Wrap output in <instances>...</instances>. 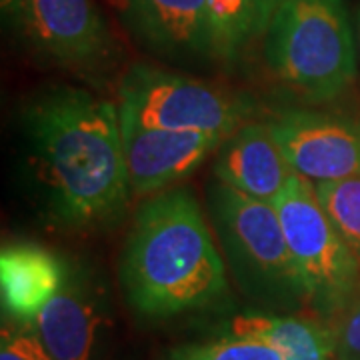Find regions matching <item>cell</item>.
<instances>
[{"mask_svg":"<svg viewBox=\"0 0 360 360\" xmlns=\"http://www.w3.org/2000/svg\"><path fill=\"white\" fill-rule=\"evenodd\" d=\"M20 30L40 58L82 77L115 65V40L94 0H25Z\"/></svg>","mask_w":360,"mask_h":360,"instance_id":"cell-8","label":"cell"},{"mask_svg":"<svg viewBox=\"0 0 360 360\" xmlns=\"http://www.w3.org/2000/svg\"><path fill=\"white\" fill-rule=\"evenodd\" d=\"M25 167L40 214L66 232L108 231L129 210L118 106L72 84H46L20 108Z\"/></svg>","mask_w":360,"mask_h":360,"instance_id":"cell-1","label":"cell"},{"mask_svg":"<svg viewBox=\"0 0 360 360\" xmlns=\"http://www.w3.org/2000/svg\"><path fill=\"white\" fill-rule=\"evenodd\" d=\"M162 360H284V356L266 342L219 335L210 340L170 348Z\"/></svg>","mask_w":360,"mask_h":360,"instance_id":"cell-17","label":"cell"},{"mask_svg":"<svg viewBox=\"0 0 360 360\" xmlns=\"http://www.w3.org/2000/svg\"><path fill=\"white\" fill-rule=\"evenodd\" d=\"M206 217L229 276L255 307L278 314H310L309 296L274 205L212 179Z\"/></svg>","mask_w":360,"mask_h":360,"instance_id":"cell-4","label":"cell"},{"mask_svg":"<svg viewBox=\"0 0 360 360\" xmlns=\"http://www.w3.org/2000/svg\"><path fill=\"white\" fill-rule=\"evenodd\" d=\"M296 174L312 184L360 179V110L298 104L266 116Z\"/></svg>","mask_w":360,"mask_h":360,"instance_id":"cell-7","label":"cell"},{"mask_svg":"<svg viewBox=\"0 0 360 360\" xmlns=\"http://www.w3.org/2000/svg\"><path fill=\"white\" fill-rule=\"evenodd\" d=\"M118 11L132 39L158 60L217 65L208 0H118Z\"/></svg>","mask_w":360,"mask_h":360,"instance_id":"cell-10","label":"cell"},{"mask_svg":"<svg viewBox=\"0 0 360 360\" xmlns=\"http://www.w3.org/2000/svg\"><path fill=\"white\" fill-rule=\"evenodd\" d=\"M2 16L13 28L22 26V13H25V0H0Z\"/></svg>","mask_w":360,"mask_h":360,"instance_id":"cell-20","label":"cell"},{"mask_svg":"<svg viewBox=\"0 0 360 360\" xmlns=\"http://www.w3.org/2000/svg\"><path fill=\"white\" fill-rule=\"evenodd\" d=\"M110 322L106 283L82 258H66V278L58 295L32 322L54 360H96Z\"/></svg>","mask_w":360,"mask_h":360,"instance_id":"cell-9","label":"cell"},{"mask_svg":"<svg viewBox=\"0 0 360 360\" xmlns=\"http://www.w3.org/2000/svg\"><path fill=\"white\" fill-rule=\"evenodd\" d=\"M120 129L132 200L176 188L226 141L198 130L146 129L122 118Z\"/></svg>","mask_w":360,"mask_h":360,"instance_id":"cell-11","label":"cell"},{"mask_svg":"<svg viewBox=\"0 0 360 360\" xmlns=\"http://www.w3.org/2000/svg\"><path fill=\"white\" fill-rule=\"evenodd\" d=\"M307 288L309 312L326 324L360 300V262L324 210L314 184L295 174L274 200Z\"/></svg>","mask_w":360,"mask_h":360,"instance_id":"cell-5","label":"cell"},{"mask_svg":"<svg viewBox=\"0 0 360 360\" xmlns=\"http://www.w3.org/2000/svg\"><path fill=\"white\" fill-rule=\"evenodd\" d=\"M118 115L146 129L198 130L229 139L255 115L243 92L153 65H130L118 80Z\"/></svg>","mask_w":360,"mask_h":360,"instance_id":"cell-6","label":"cell"},{"mask_svg":"<svg viewBox=\"0 0 360 360\" xmlns=\"http://www.w3.org/2000/svg\"><path fill=\"white\" fill-rule=\"evenodd\" d=\"M336 360H360V300L345 310L333 324Z\"/></svg>","mask_w":360,"mask_h":360,"instance_id":"cell-19","label":"cell"},{"mask_svg":"<svg viewBox=\"0 0 360 360\" xmlns=\"http://www.w3.org/2000/svg\"><path fill=\"white\" fill-rule=\"evenodd\" d=\"M219 335L266 342L283 352L284 360H336L330 324L312 314L250 310L226 319L219 326Z\"/></svg>","mask_w":360,"mask_h":360,"instance_id":"cell-14","label":"cell"},{"mask_svg":"<svg viewBox=\"0 0 360 360\" xmlns=\"http://www.w3.org/2000/svg\"><path fill=\"white\" fill-rule=\"evenodd\" d=\"M314 191L360 262V179L319 182Z\"/></svg>","mask_w":360,"mask_h":360,"instance_id":"cell-16","label":"cell"},{"mask_svg":"<svg viewBox=\"0 0 360 360\" xmlns=\"http://www.w3.org/2000/svg\"><path fill=\"white\" fill-rule=\"evenodd\" d=\"M0 360H54L51 352L40 342L32 324L4 319L2 340H0Z\"/></svg>","mask_w":360,"mask_h":360,"instance_id":"cell-18","label":"cell"},{"mask_svg":"<svg viewBox=\"0 0 360 360\" xmlns=\"http://www.w3.org/2000/svg\"><path fill=\"white\" fill-rule=\"evenodd\" d=\"M66 258L37 243H8L0 252V295L4 319L32 324L63 288Z\"/></svg>","mask_w":360,"mask_h":360,"instance_id":"cell-13","label":"cell"},{"mask_svg":"<svg viewBox=\"0 0 360 360\" xmlns=\"http://www.w3.org/2000/svg\"><path fill=\"white\" fill-rule=\"evenodd\" d=\"M272 80L298 103L338 101L359 77L347 0H278L260 39Z\"/></svg>","mask_w":360,"mask_h":360,"instance_id":"cell-3","label":"cell"},{"mask_svg":"<svg viewBox=\"0 0 360 360\" xmlns=\"http://www.w3.org/2000/svg\"><path fill=\"white\" fill-rule=\"evenodd\" d=\"M278 0H208L217 65L234 66L262 39Z\"/></svg>","mask_w":360,"mask_h":360,"instance_id":"cell-15","label":"cell"},{"mask_svg":"<svg viewBox=\"0 0 360 360\" xmlns=\"http://www.w3.org/2000/svg\"><path fill=\"white\" fill-rule=\"evenodd\" d=\"M352 25H354V39H356V54H359V75H360V0L352 13Z\"/></svg>","mask_w":360,"mask_h":360,"instance_id":"cell-21","label":"cell"},{"mask_svg":"<svg viewBox=\"0 0 360 360\" xmlns=\"http://www.w3.org/2000/svg\"><path fill=\"white\" fill-rule=\"evenodd\" d=\"M295 174L266 118L238 127L220 144L212 162V179L270 205Z\"/></svg>","mask_w":360,"mask_h":360,"instance_id":"cell-12","label":"cell"},{"mask_svg":"<svg viewBox=\"0 0 360 360\" xmlns=\"http://www.w3.org/2000/svg\"><path fill=\"white\" fill-rule=\"evenodd\" d=\"M118 283L130 310L146 321L219 309L229 300V270L191 188L142 200L118 257Z\"/></svg>","mask_w":360,"mask_h":360,"instance_id":"cell-2","label":"cell"}]
</instances>
